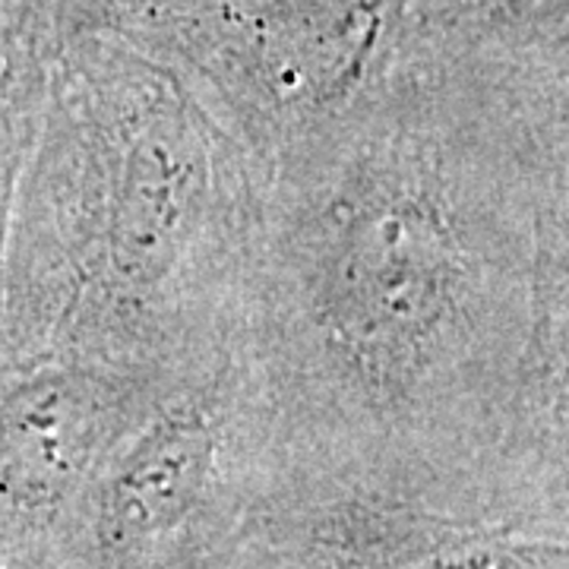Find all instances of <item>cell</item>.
<instances>
[{
	"mask_svg": "<svg viewBox=\"0 0 569 569\" xmlns=\"http://www.w3.org/2000/svg\"><path fill=\"white\" fill-rule=\"evenodd\" d=\"M36 133L17 355L183 367L219 351L266 174L193 80L89 51Z\"/></svg>",
	"mask_w": 569,
	"mask_h": 569,
	"instance_id": "cell-2",
	"label": "cell"
},
{
	"mask_svg": "<svg viewBox=\"0 0 569 569\" xmlns=\"http://www.w3.org/2000/svg\"><path fill=\"white\" fill-rule=\"evenodd\" d=\"M228 342L276 430L563 447L567 80L389 63L266 168Z\"/></svg>",
	"mask_w": 569,
	"mask_h": 569,
	"instance_id": "cell-1",
	"label": "cell"
}]
</instances>
